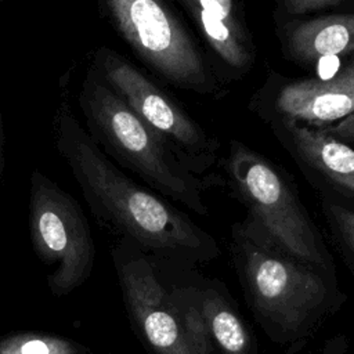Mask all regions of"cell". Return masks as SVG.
Here are the masks:
<instances>
[{"label":"cell","mask_w":354,"mask_h":354,"mask_svg":"<svg viewBox=\"0 0 354 354\" xmlns=\"http://www.w3.org/2000/svg\"><path fill=\"white\" fill-rule=\"evenodd\" d=\"M54 144L95 218L140 249L201 261L217 256L210 235L184 213L123 174L62 102L54 119Z\"/></svg>","instance_id":"1"},{"label":"cell","mask_w":354,"mask_h":354,"mask_svg":"<svg viewBox=\"0 0 354 354\" xmlns=\"http://www.w3.org/2000/svg\"><path fill=\"white\" fill-rule=\"evenodd\" d=\"M236 246L248 303L270 340L295 354L336 310V286L319 270L275 248L261 232L238 228Z\"/></svg>","instance_id":"2"},{"label":"cell","mask_w":354,"mask_h":354,"mask_svg":"<svg viewBox=\"0 0 354 354\" xmlns=\"http://www.w3.org/2000/svg\"><path fill=\"white\" fill-rule=\"evenodd\" d=\"M87 133L106 155L130 169L152 188L181 202L198 214H207L202 184L88 66L77 94ZM102 151V152H104Z\"/></svg>","instance_id":"3"},{"label":"cell","mask_w":354,"mask_h":354,"mask_svg":"<svg viewBox=\"0 0 354 354\" xmlns=\"http://www.w3.org/2000/svg\"><path fill=\"white\" fill-rule=\"evenodd\" d=\"M29 235L39 260L51 271L47 283L64 296L84 283L93 271L95 246L77 201L40 170L29 178Z\"/></svg>","instance_id":"4"},{"label":"cell","mask_w":354,"mask_h":354,"mask_svg":"<svg viewBox=\"0 0 354 354\" xmlns=\"http://www.w3.org/2000/svg\"><path fill=\"white\" fill-rule=\"evenodd\" d=\"M101 12L118 35L167 82L198 93L217 91L196 44L163 4L155 0H102Z\"/></svg>","instance_id":"5"},{"label":"cell","mask_w":354,"mask_h":354,"mask_svg":"<svg viewBox=\"0 0 354 354\" xmlns=\"http://www.w3.org/2000/svg\"><path fill=\"white\" fill-rule=\"evenodd\" d=\"M90 66L167 144L188 171L199 174L216 163L217 141L119 53L101 46L93 53Z\"/></svg>","instance_id":"6"},{"label":"cell","mask_w":354,"mask_h":354,"mask_svg":"<svg viewBox=\"0 0 354 354\" xmlns=\"http://www.w3.org/2000/svg\"><path fill=\"white\" fill-rule=\"evenodd\" d=\"M228 170L261 227L260 232L289 257L325 271L328 263L317 231L275 167L245 145L234 142Z\"/></svg>","instance_id":"7"},{"label":"cell","mask_w":354,"mask_h":354,"mask_svg":"<svg viewBox=\"0 0 354 354\" xmlns=\"http://www.w3.org/2000/svg\"><path fill=\"white\" fill-rule=\"evenodd\" d=\"M112 259L129 314L151 354H199L171 292L141 249L123 239Z\"/></svg>","instance_id":"8"},{"label":"cell","mask_w":354,"mask_h":354,"mask_svg":"<svg viewBox=\"0 0 354 354\" xmlns=\"http://www.w3.org/2000/svg\"><path fill=\"white\" fill-rule=\"evenodd\" d=\"M277 108L285 119L307 126H329L344 119L354 112V59L329 79H304L283 86Z\"/></svg>","instance_id":"9"},{"label":"cell","mask_w":354,"mask_h":354,"mask_svg":"<svg viewBox=\"0 0 354 354\" xmlns=\"http://www.w3.org/2000/svg\"><path fill=\"white\" fill-rule=\"evenodd\" d=\"M207 44L230 66L246 69L253 62V47L231 0H183Z\"/></svg>","instance_id":"10"},{"label":"cell","mask_w":354,"mask_h":354,"mask_svg":"<svg viewBox=\"0 0 354 354\" xmlns=\"http://www.w3.org/2000/svg\"><path fill=\"white\" fill-rule=\"evenodd\" d=\"M286 50L303 64L354 53V14L300 21L286 33Z\"/></svg>","instance_id":"11"},{"label":"cell","mask_w":354,"mask_h":354,"mask_svg":"<svg viewBox=\"0 0 354 354\" xmlns=\"http://www.w3.org/2000/svg\"><path fill=\"white\" fill-rule=\"evenodd\" d=\"M192 293L214 354H260L254 336L221 290L192 286Z\"/></svg>","instance_id":"12"},{"label":"cell","mask_w":354,"mask_h":354,"mask_svg":"<svg viewBox=\"0 0 354 354\" xmlns=\"http://www.w3.org/2000/svg\"><path fill=\"white\" fill-rule=\"evenodd\" d=\"M285 127L297 153L333 184L354 195V149L321 127L301 126L285 119Z\"/></svg>","instance_id":"13"},{"label":"cell","mask_w":354,"mask_h":354,"mask_svg":"<svg viewBox=\"0 0 354 354\" xmlns=\"http://www.w3.org/2000/svg\"><path fill=\"white\" fill-rule=\"evenodd\" d=\"M73 342L48 333H12L0 340V354H79Z\"/></svg>","instance_id":"14"},{"label":"cell","mask_w":354,"mask_h":354,"mask_svg":"<svg viewBox=\"0 0 354 354\" xmlns=\"http://www.w3.org/2000/svg\"><path fill=\"white\" fill-rule=\"evenodd\" d=\"M329 213L339 230L342 239L354 254V212L332 203L329 205Z\"/></svg>","instance_id":"15"},{"label":"cell","mask_w":354,"mask_h":354,"mask_svg":"<svg viewBox=\"0 0 354 354\" xmlns=\"http://www.w3.org/2000/svg\"><path fill=\"white\" fill-rule=\"evenodd\" d=\"M343 0H286L281 6L289 14H311L337 8Z\"/></svg>","instance_id":"16"},{"label":"cell","mask_w":354,"mask_h":354,"mask_svg":"<svg viewBox=\"0 0 354 354\" xmlns=\"http://www.w3.org/2000/svg\"><path fill=\"white\" fill-rule=\"evenodd\" d=\"M325 133H328L329 136L335 137L336 140L340 141H348V142H354V112L350 113L348 116H346L344 119L339 120L335 124H329L325 127H321Z\"/></svg>","instance_id":"17"},{"label":"cell","mask_w":354,"mask_h":354,"mask_svg":"<svg viewBox=\"0 0 354 354\" xmlns=\"http://www.w3.org/2000/svg\"><path fill=\"white\" fill-rule=\"evenodd\" d=\"M350 353V343L344 335H335L325 340L322 346L311 354H347Z\"/></svg>","instance_id":"18"},{"label":"cell","mask_w":354,"mask_h":354,"mask_svg":"<svg viewBox=\"0 0 354 354\" xmlns=\"http://www.w3.org/2000/svg\"><path fill=\"white\" fill-rule=\"evenodd\" d=\"M4 169V127H3V116H1V106H0V180Z\"/></svg>","instance_id":"19"},{"label":"cell","mask_w":354,"mask_h":354,"mask_svg":"<svg viewBox=\"0 0 354 354\" xmlns=\"http://www.w3.org/2000/svg\"><path fill=\"white\" fill-rule=\"evenodd\" d=\"M347 354H350V353H347Z\"/></svg>","instance_id":"20"}]
</instances>
